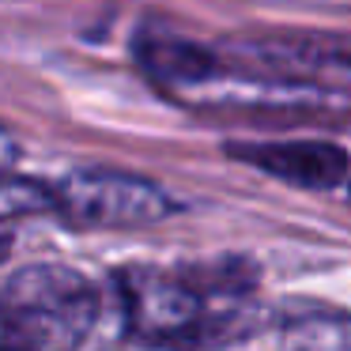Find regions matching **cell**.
<instances>
[{"instance_id": "7", "label": "cell", "mask_w": 351, "mask_h": 351, "mask_svg": "<svg viewBox=\"0 0 351 351\" xmlns=\"http://www.w3.org/2000/svg\"><path fill=\"white\" fill-rule=\"evenodd\" d=\"M16 159H19V144H16V136H12V132L4 129V125H0V174H12Z\"/></svg>"}, {"instance_id": "6", "label": "cell", "mask_w": 351, "mask_h": 351, "mask_svg": "<svg viewBox=\"0 0 351 351\" xmlns=\"http://www.w3.org/2000/svg\"><path fill=\"white\" fill-rule=\"evenodd\" d=\"M147 64L162 84H200L215 69V57L185 42H155L147 46Z\"/></svg>"}, {"instance_id": "5", "label": "cell", "mask_w": 351, "mask_h": 351, "mask_svg": "<svg viewBox=\"0 0 351 351\" xmlns=\"http://www.w3.org/2000/svg\"><path fill=\"white\" fill-rule=\"evenodd\" d=\"M230 155L280 182L302 189H328L348 174V152L328 140H287V144H245L230 147Z\"/></svg>"}, {"instance_id": "1", "label": "cell", "mask_w": 351, "mask_h": 351, "mask_svg": "<svg viewBox=\"0 0 351 351\" xmlns=\"http://www.w3.org/2000/svg\"><path fill=\"white\" fill-rule=\"evenodd\" d=\"M95 321V291L69 268H23L0 287V343L64 348Z\"/></svg>"}, {"instance_id": "2", "label": "cell", "mask_w": 351, "mask_h": 351, "mask_svg": "<svg viewBox=\"0 0 351 351\" xmlns=\"http://www.w3.org/2000/svg\"><path fill=\"white\" fill-rule=\"evenodd\" d=\"M174 208L155 182L117 170H80L53 189V212L84 230L147 227L174 215Z\"/></svg>"}, {"instance_id": "3", "label": "cell", "mask_w": 351, "mask_h": 351, "mask_svg": "<svg viewBox=\"0 0 351 351\" xmlns=\"http://www.w3.org/2000/svg\"><path fill=\"white\" fill-rule=\"evenodd\" d=\"M238 64L265 76L287 80L306 87L351 95V34H317V31H283L253 34V38L227 42Z\"/></svg>"}, {"instance_id": "4", "label": "cell", "mask_w": 351, "mask_h": 351, "mask_svg": "<svg viewBox=\"0 0 351 351\" xmlns=\"http://www.w3.org/2000/svg\"><path fill=\"white\" fill-rule=\"evenodd\" d=\"M121 302H125V317L129 328H136L140 336H167L189 332L197 325V295L193 287L170 280L162 272L152 268H132L121 272Z\"/></svg>"}, {"instance_id": "8", "label": "cell", "mask_w": 351, "mask_h": 351, "mask_svg": "<svg viewBox=\"0 0 351 351\" xmlns=\"http://www.w3.org/2000/svg\"><path fill=\"white\" fill-rule=\"evenodd\" d=\"M4 245H8V242H4V238H0V253H4Z\"/></svg>"}]
</instances>
